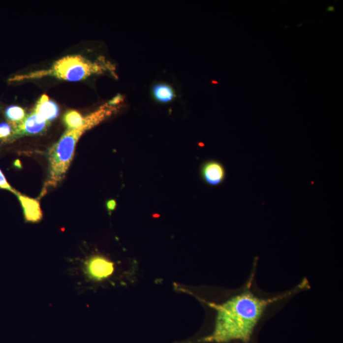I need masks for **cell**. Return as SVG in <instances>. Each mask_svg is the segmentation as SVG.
<instances>
[{
  "mask_svg": "<svg viewBox=\"0 0 343 343\" xmlns=\"http://www.w3.org/2000/svg\"><path fill=\"white\" fill-rule=\"evenodd\" d=\"M115 113L114 108L108 103L100 106L97 110L85 117V123L75 129H67L48 153L49 175L46 181L45 190L55 187L64 179L75 155L76 144L82 135Z\"/></svg>",
  "mask_w": 343,
  "mask_h": 343,
  "instance_id": "obj_2",
  "label": "cell"
},
{
  "mask_svg": "<svg viewBox=\"0 0 343 343\" xmlns=\"http://www.w3.org/2000/svg\"><path fill=\"white\" fill-rule=\"evenodd\" d=\"M50 125V122L33 110L30 115H26L21 123L12 125L13 132L11 141L25 135L41 134L47 129Z\"/></svg>",
  "mask_w": 343,
  "mask_h": 343,
  "instance_id": "obj_4",
  "label": "cell"
},
{
  "mask_svg": "<svg viewBox=\"0 0 343 343\" xmlns=\"http://www.w3.org/2000/svg\"><path fill=\"white\" fill-rule=\"evenodd\" d=\"M257 263L242 287L233 290L222 300L207 302L213 311L211 328L204 335L181 343H254L260 327L295 295L310 288L304 279L287 291L270 294L257 287Z\"/></svg>",
  "mask_w": 343,
  "mask_h": 343,
  "instance_id": "obj_1",
  "label": "cell"
},
{
  "mask_svg": "<svg viewBox=\"0 0 343 343\" xmlns=\"http://www.w3.org/2000/svg\"><path fill=\"white\" fill-rule=\"evenodd\" d=\"M12 126L7 123L0 124V141H11L12 136Z\"/></svg>",
  "mask_w": 343,
  "mask_h": 343,
  "instance_id": "obj_12",
  "label": "cell"
},
{
  "mask_svg": "<svg viewBox=\"0 0 343 343\" xmlns=\"http://www.w3.org/2000/svg\"><path fill=\"white\" fill-rule=\"evenodd\" d=\"M115 67L104 59L93 61L80 55H69L60 59L48 69L39 70L11 78L12 82L54 77L57 79L78 82L94 75L113 72Z\"/></svg>",
  "mask_w": 343,
  "mask_h": 343,
  "instance_id": "obj_3",
  "label": "cell"
},
{
  "mask_svg": "<svg viewBox=\"0 0 343 343\" xmlns=\"http://www.w3.org/2000/svg\"><path fill=\"white\" fill-rule=\"evenodd\" d=\"M116 205H117V204H116L115 200H110L107 203V207H108L109 211H112L113 210H115Z\"/></svg>",
  "mask_w": 343,
  "mask_h": 343,
  "instance_id": "obj_14",
  "label": "cell"
},
{
  "mask_svg": "<svg viewBox=\"0 0 343 343\" xmlns=\"http://www.w3.org/2000/svg\"><path fill=\"white\" fill-rule=\"evenodd\" d=\"M33 110L49 122L57 119L60 113L58 104L50 100L46 94L41 96L35 105Z\"/></svg>",
  "mask_w": 343,
  "mask_h": 343,
  "instance_id": "obj_8",
  "label": "cell"
},
{
  "mask_svg": "<svg viewBox=\"0 0 343 343\" xmlns=\"http://www.w3.org/2000/svg\"><path fill=\"white\" fill-rule=\"evenodd\" d=\"M15 194L21 203L26 221L30 222L40 221L43 218V213L41 210L40 202L34 198L23 195L17 191H15Z\"/></svg>",
  "mask_w": 343,
  "mask_h": 343,
  "instance_id": "obj_7",
  "label": "cell"
},
{
  "mask_svg": "<svg viewBox=\"0 0 343 343\" xmlns=\"http://www.w3.org/2000/svg\"><path fill=\"white\" fill-rule=\"evenodd\" d=\"M0 189L8 190L12 192V193H15V190L12 188V187L9 185V183L7 182L5 178V176L2 172L1 170H0Z\"/></svg>",
  "mask_w": 343,
  "mask_h": 343,
  "instance_id": "obj_13",
  "label": "cell"
},
{
  "mask_svg": "<svg viewBox=\"0 0 343 343\" xmlns=\"http://www.w3.org/2000/svg\"><path fill=\"white\" fill-rule=\"evenodd\" d=\"M85 272L91 279L100 281L108 279L115 272V264L101 255L92 257L85 264Z\"/></svg>",
  "mask_w": 343,
  "mask_h": 343,
  "instance_id": "obj_5",
  "label": "cell"
},
{
  "mask_svg": "<svg viewBox=\"0 0 343 343\" xmlns=\"http://www.w3.org/2000/svg\"><path fill=\"white\" fill-rule=\"evenodd\" d=\"M153 94L155 99L162 103L172 101L175 97L174 89L169 85L165 84L155 85L153 88Z\"/></svg>",
  "mask_w": 343,
  "mask_h": 343,
  "instance_id": "obj_9",
  "label": "cell"
},
{
  "mask_svg": "<svg viewBox=\"0 0 343 343\" xmlns=\"http://www.w3.org/2000/svg\"><path fill=\"white\" fill-rule=\"evenodd\" d=\"M85 121V117H83L80 113L75 110L67 111L64 117V122L67 129H75L81 127L84 125Z\"/></svg>",
  "mask_w": 343,
  "mask_h": 343,
  "instance_id": "obj_10",
  "label": "cell"
},
{
  "mask_svg": "<svg viewBox=\"0 0 343 343\" xmlns=\"http://www.w3.org/2000/svg\"><path fill=\"white\" fill-rule=\"evenodd\" d=\"M5 117L12 124H18L23 122L26 117L23 108L17 106L8 107L5 110Z\"/></svg>",
  "mask_w": 343,
  "mask_h": 343,
  "instance_id": "obj_11",
  "label": "cell"
},
{
  "mask_svg": "<svg viewBox=\"0 0 343 343\" xmlns=\"http://www.w3.org/2000/svg\"><path fill=\"white\" fill-rule=\"evenodd\" d=\"M201 176L207 185L216 187L224 182L226 178V170L219 161H207L202 165Z\"/></svg>",
  "mask_w": 343,
  "mask_h": 343,
  "instance_id": "obj_6",
  "label": "cell"
},
{
  "mask_svg": "<svg viewBox=\"0 0 343 343\" xmlns=\"http://www.w3.org/2000/svg\"><path fill=\"white\" fill-rule=\"evenodd\" d=\"M332 7V6H331ZM331 6H329L328 8H327V11H334L333 10H332Z\"/></svg>",
  "mask_w": 343,
  "mask_h": 343,
  "instance_id": "obj_15",
  "label": "cell"
}]
</instances>
